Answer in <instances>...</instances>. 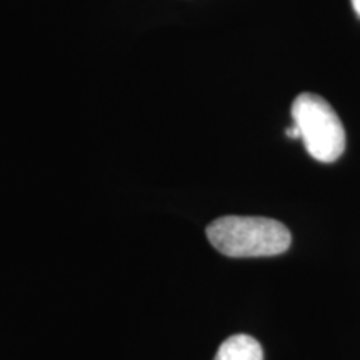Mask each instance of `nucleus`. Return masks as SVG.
<instances>
[{
	"instance_id": "nucleus-1",
	"label": "nucleus",
	"mask_w": 360,
	"mask_h": 360,
	"mask_svg": "<svg viewBox=\"0 0 360 360\" xmlns=\"http://www.w3.org/2000/svg\"><path fill=\"white\" fill-rule=\"evenodd\" d=\"M207 238L220 254L233 259L274 257L290 247L285 225L267 217L227 215L209 224Z\"/></svg>"
},
{
	"instance_id": "nucleus-2",
	"label": "nucleus",
	"mask_w": 360,
	"mask_h": 360,
	"mask_svg": "<svg viewBox=\"0 0 360 360\" xmlns=\"http://www.w3.org/2000/svg\"><path fill=\"white\" fill-rule=\"evenodd\" d=\"M292 124L315 160L335 162L345 150V130L334 107L312 92H302L292 102Z\"/></svg>"
},
{
	"instance_id": "nucleus-3",
	"label": "nucleus",
	"mask_w": 360,
	"mask_h": 360,
	"mask_svg": "<svg viewBox=\"0 0 360 360\" xmlns=\"http://www.w3.org/2000/svg\"><path fill=\"white\" fill-rule=\"evenodd\" d=\"M214 360H264V352L254 337L236 334L222 342Z\"/></svg>"
},
{
	"instance_id": "nucleus-4",
	"label": "nucleus",
	"mask_w": 360,
	"mask_h": 360,
	"mask_svg": "<svg viewBox=\"0 0 360 360\" xmlns=\"http://www.w3.org/2000/svg\"><path fill=\"white\" fill-rule=\"evenodd\" d=\"M285 134H287V137H290V139H300V132H299V129H297L295 124H292L290 127L285 130Z\"/></svg>"
},
{
	"instance_id": "nucleus-5",
	"label": "nucleus",
	"mask_w": 360,
	"mask_h": 360,
	"mask_svg": "<svg viewBox=\"0 0 360 360\" xmlns=\"http://www.w3.org/2000/svg\"><path fill=\"white\" fill-rule=\"evenodd\" d=\"M352 6H354V11L360 15V0H352Z\"/></svg>"
}]
</instances>
